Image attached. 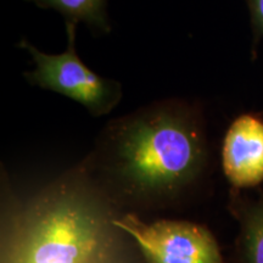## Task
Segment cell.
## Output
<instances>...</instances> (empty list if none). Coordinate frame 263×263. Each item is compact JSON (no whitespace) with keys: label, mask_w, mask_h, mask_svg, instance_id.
I'll return each mask as SVG.
<instances>
[{"label":"cell","mask_w":263,"mask_h":263,"mask_svg":"<svg viewBox=\"0 0 263 263\" xmlns=\"http://www.w3.org/2000/svg\"><path fill=\"white\" fill-rule=\"evenodd\" d=\"M116 157L128 182L145 192H170L199 172L205 146L199 128L180 111L161 108L134 117L116 134Z\"/></svg>","instance_id":"1"},{"label":"cell","mask_w":263,"mask_h":263,"mask_svg":"<svg viewBox=\"0 0 263 263\" xmlns=\"http://www.w3.org/2000/svg\"><path fill=\"white\" fill-rule=\"evenodd\" d=\"M43 9H54L68 24L85 22L103 32L110 31L106 15L107 0H27Z\"/></svg>","instance_id":"6"},{"label":"cell","mask_w":263,"mask_h":263,"mask_svg":"<svg viewBox=\"0 0 263 263\" xmlns=\"http://www.w3.org/2000/svg\"><path fill=\"white\" fill-rule=\"evenodd\" d=\"M255 42L263 38V0H248Z\"/></svg>","instance_id":"8"},{"label":"cell","mask_w":263,"mask_h":263,"mask_svg":"<svg viewBox=\"0 0 263 263\" xmlns=\"http://www.w3.org/2000/svg\"><path fill=\"white\" fill-rule=\"evenodd\" d=\"M76 26L66 22L68 45L61 54H45L22 39L20 47L29 52L35 65L25 77L33 85L77 101L95 116L107 114L120 101L122 89L116 81L101 77L82 62L76 51Z\"/></svg>","instance_id":"3"},{"label":"cell","mask_w":263,"mask_h":263,"mask_svg":"<svg viewBox=\"0 0 263 263\" xmlns=\"http://www.w3.org/2000/svg\"><path fill=\"white\" fill-rule=\"evenodd\" d=\"M222 167L236 188L263 182V118L246 114L233 121L223 140Z\"/></svg>","instance_id":"5"},{"label":"cell","mask_w":263,"mask_h":263,"mask_svg":"<svg viewBox=\"0 0 263 263\" xmlns=\"http://www.w3.org/2000/svg\"><path fill=\"white\" fill-rule=\"evenodd\" d=\"M100 213L76 197L49 206L32 226L25 244L24 263H84L103 244Z\"/></svg>","instance_id":"2"},{"label":"cell","mask_w":263,"mask_h":263,"mask_svg":"<svg viewBox=\"0 0 263 263\" xmlns=\"http://www.w3.org/2000/svg\"><path fill=\"white\" fill-rule=\"evenodd\" d=\"M112 224L136 241L147 263H224L218 242L205 227L167 219L146 223L132 215Z\"/></svg>","instance_id":"4"},{"label":"cell","mask_w":263,"mask_h":263,"mask_svg":"<svg viewBox=\"0 0 263 263\" xmlns=\"http://www.w3.org/2000/svg\"><path fill=\"white\" fill-rule=\"evenodd\" d=\"M248 263H263V201L250 213L244 233Z\"/></svg>","instance_id":"7"}]
</instances>
